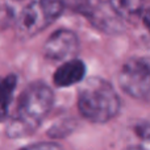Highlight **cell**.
Returning <instances> with one entry per match:
<instances>
[{"label":"cell","instance_id":"4","mask_svg":"<svg viewBox=\"0 0 150 150\" xmlns=\"http://www.w3.org/2000/svg\"><path fill=\"white\" fill-rule=\"evenodd\" d=\"M79 37L74 30L61 28L47 37L44 45V57L50 62H66L75 58L79 53Z\"/></svg>","mask_w":150,"mask_h":150},{"label":"cell","instance_id":"3","mask_svg":"<svg viewBox=\"0 0 150 150\" xmlns=\"http://www.w3.org/2000/svg\"><path fill=\"white\" fill-rule=\"evenodd\" d=\"M119 86L127 95L149 103L150 98V61L148 57H132L127 59L117 73Z\"/></svg>","mask_w":150,"mask_h":150},{"label":"cell","instance_id":"10","mask_svg":"<svg viewBox=\"0 0 150 150\" xmlns=\"http://www.w3.org/2000/svg\"><path fill=\"white\" fill-rule=\"evenodd\" d=\"M16 15L13 8L4 1H0V33L15 24Z\"/></svg>","mask_w":150,"mask_h":150},{"label":"cell","instance_id":"6","mask_svg":"<svg viewBox=\"0 0 150 150\" xmlns=\"http://www.w3.org/2000/svg\"><path fill=\"white\" fill-rule=\"evenodd\" d=\"M87 67L86 63L79 58H73L70 61L61 63L53 75V83L58 88H66L75 86L86 79Z\"/></svg>","mask_w":150,"mask_h":150},{"label":"cell","instance_id":"1","mask_svg":"<svg viewBox=\"0 0 150 150\" xmlns=\"http://www.w3.org/2000/svg\"><path fill=\"white\" fill-rule=\"evenodd\" d=\"M55 101L53 88L42 80H34L24 87L17 98L15 115L7 124L9 138H24L33 134L52 112Z\"/></svg>","mask_w":150,"mask_h":150},{"label":"cell","instance_id":"11","mask_svg":"<svg viewBox=\"0 0 150 150\" xmlns=\"http://www.w3.org/2000/svg\"><path fill=\"white\" fill-rule=\"evenodd\" d=\"M74 121H69V120H65V121L59 122V124L53 125L49 129V136L53 138H61L65 137V136H69V133L73 132L74 129Z\"/></svg>","mask_w":150,"mask_h":150},{"label":"cell","instance_id":"7","mask_svg":"<svg viewBox=\"0 0 150 150\" xmlns=\"http://www.w3.org/2000/svg\"><path fill=\"white\" fill-rule=\"evenodd\" d=\"M112 8L116 16L122 21H142L146 15H149V9L144 0H105Z\"/></svg>","mask_w":150,"mask_h":150},{"label":"cell","instance_id":"9","mask_svg":"<svg viewBox=\"0 0 150 150\" xmlns=\"http://www.w3.org/2000/svg\"><path fill=\"white\" fill-rule=\"evenodd\" d=\"M38 3L52 23L57 21L66 9L65 0H38Z\"/></svg>","mask_w":150,"mask_h":150},{"label":"cell","instance_id":"15","mask_svg":"<svg viewBox=\"0 0 150 150\" xmlns=\"http://www.w3.org/2000/svg\"><path fill=\"white\" fill-rule=\"evenodd\" d=\"M16 1H21V0H16Z\"/></svg>","mask_w":150,"mask_h":150},{"label":"cell","instance_id":"12","mask_svg":"<svg viewBox=\"0 0 150 150\" xmlns=\"http://www.w3.org/2000/svg\"><path fill=\"white\" fill-rule=\"evenodd\" d=\"M18 150H63L61 145L57 142H52V141H44V142H34L29 144L26 146H23Z\"/></svg>","mask_w":150,"mask_h":150},{"label":"cell","instance_id":"5","mask_svg":"<svg viewBox=\"0 0 150 150\" xmlns=\"http://www.w3.org/2000/svg\"><path fill=\"white\" fill-rule=\"evenodd\" d=\"M52 24L53 23L49 20L47 15L40 5L38 0H30L23 8L20 15L16 17L13 25H15L16 36L20 40L26 41L32 37L38 36Z\"/></svg>","mask_w":150,"mask_h":150},{"label":"cell","instance_id":"2","mask_svg":"<svg viewBox=\"0 0 150 150\" xmlns=\"http://www.w3.org/2000/svg\"><path fill=\"white\" fill-rule=\"evenodd\" d=\"M121 109V99L111 82L100 76L84 79L78 92V111L92 124H107Z\"/></svg>","mask_w":150,"mask_h":150},{"label":"cell","instance_id":"14","mask_svg":"<svg viewBox=\"0 0 150 150\" xmlns=\"http://www.w3.org/2000/svg\"><path fill=\"white\" fill-rule=\"evenodd\" d=\"M124 150H149V145L146 144H138V145H130L127 146Z\"/></svg>","mask_w":150,"mask_h":150},{"label":"cell","instance_id":"8","mask_svg":"<svg viewBox=\"0 0 150 150\" xmlns=\"http://www.w3.org/2000/svg\"><path fill=\"white\" fill-rule=\"evenodd\" d=\"M17 86V76L8 74L0 78V121L7 119Z\"/></svg>","mask_w":150,"mask_h":150},{"label":"cell","instance_id":"13","mask_svg":"<svg viewBox=\"0 0 150 150\" xmlns=\"http://www.w3.org/2000/svg\"><path fill=\"white\" fill-rule=\"evenodd\" d=\"M134 133L140 138V144H146L149 145V122L148 120L140 121L134 127Z\"/></svg>","mask_w":150,"mask_h":150}]
</instances>
